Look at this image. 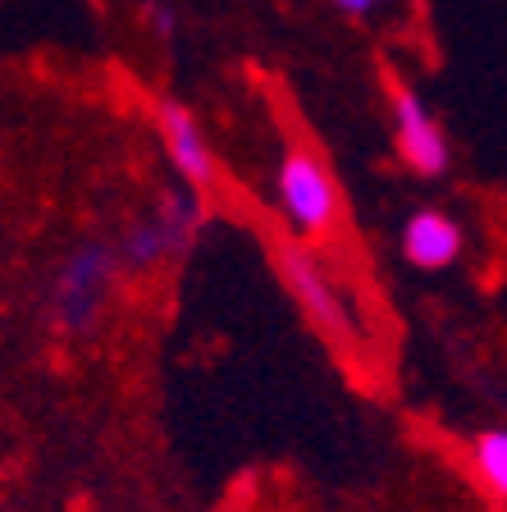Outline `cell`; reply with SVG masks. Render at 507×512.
<instances>
[{
  "label": "cell",
  "mask_w": 507,
  "mask_h": 512,
  "mask_svg": "<svg viewBox=\"0 0 507 512\" xmlns=\"http://www.w3.org/2000/svg\"><path fill=\"white\" fill-rule=\"evenodd\" d=\"M124 261H119L115 238H83L55 261L46 275L37 316L51 339H87L106 320L110 293H115Z\"/></svg>",
  "instance_id": "cell-1"
},
{
  "label": "cell",
  "mask_w": 507,
  "mask_h": 512,
  "mask_svg": "<svg viewBox=\"0 0 507 512\" xmlns=\"http://www.w3.org/2000/svg\"><path fill=\"white\" fill-rule=\"evenodd\" d=\"M270 197L288 234L302 243H329L343 224V188L316 147H302V142L284 147L270 179Z\"/></svg>",
  "instance_id": "cell-2"
},
{
  "label": "cell",
  "mask_w": 507,
  "mask_h": 512,
  "mask_svg": "<svg viewBox=\"0 0 507 512\" xmlns=\"http://www.w3.org/2000/svg\"><path fill=\"white\" fill-rule=\"evenodd\" d=\"M211 224V211L201 202L197 188H165L151 202L147 215L128 224L119 243V261H124V275H156L169 261H183V256L197 247L201 229Z\"/></svg>",
  "instance_id": "cell-3"
},
{
  "label": "cell",
  "mask_w": 507,
  "mask_h": 512,
  "mask_svg": "<svg viewBox=\"0 0 507 512\" xmlns=\"http://www.w3.org/2000/svg\"><path fill=\"white\" fill-rule=\"evenodd\" d=\"M275 266H279L284 288L293 293V302L302 307V316L311 320V330H316L329 348L357 352L361 339H366V330H361L357 311H352L348 298H343V288H338L334 275L325 270V261H320L316 252H307V247L288 243L275 252Z\"/></svg>",
  "instance_id": "cell-4"
},
{
  "label": "cell",
  "mask_w": 507,
  "mask_h": 512,
  "mask_svg": "<svg viewBox=\"0 0 507 512\" xmlns=\"http://www.w3.org/2000/svg\"><path fill=\"white\" fill-rule=\"evenodd\" d=\"M389 119H393V156L416 174V179H444L453 165V142H448L439 115L430 110L412 83L389 78Z\"/></svg>",
  "instance_id": "cell-5"
},
{
  "label": "cell",
  "mask_w": 507,
  "mask_h": 512,
  "mask_svg": "<svg viewBox=\"0 0 507 512\" xmlns=\"http://www.w3.org/2000/svg\"><path fill=\"white\" fill-rule=\"evenodd\" d=\"M151 124H156V138L165 147L174 174H179V183H188L197 192H211L215 179H220V160H215L201 119L183 106L179 96H160L151 106Z\"/></svg>",
  "instance_id": "cell-6"
},
{
  "label": "cell",
  "mask_w": 507,
  "mask_h": 512,
  "mask_svg": "<svg viewBox=\"0 0 507 512\" xmlns=\"http://www.w3.org/2000/svg\"><path fill=\"white\" fill-rule=\"evenodd\" d=\"M402 261L412 270H425V275H439V270H453L466 252V229L457 215L439 211V206H421L402 220Z\"/></svg>",
  "instance_id": "cell-7"
},
{
  "label": "cell",
  "mask_w": 507,
  "mask_h": 512,
  "mask_svg": "<svg viewBox=\"0 0 507 512\" xmlns=\"http://www.w3.org/2000/svg\"><path fill=\"white\" fill-rule=\"evenodd\" d=\"M466 458H471V471H476L480 485L507 503V426H489L480 435H471Z\"/></svg>",
  "instance_id": "cell-8"
},
{
  "label": "cell",
  "mask_w": 507,
  "mask_h": 512,
  "mask_svg": "<svg viewBox=\"0 0 507 512\" xmlns=\"http://www.w3.org/2000/svg\"><path fill=\"white\" fill-rule=\"evenodd\" d=\"M147 28L156 32L160 42H169V37H174V28H179V19H174V10H169V5H151V10H147Z\"/></svg>",
  "instance_id": "cell-9"
},
{
  "label": "cell",
  "mask_w": 507,
  "mask_h": 512,
  "mask_svg": "<svg viewBox=\"0 0 507 512\" xmlns=\"http://www.w3.org/2000/svg\"><path fill=\"white\" fill-rule=\"evenodd\" d=\"M329 10L343 14V19H370V14L380 10V0H329Z\"/></svg>",
  "instance_id": "cell-10"
}]
</instances>
